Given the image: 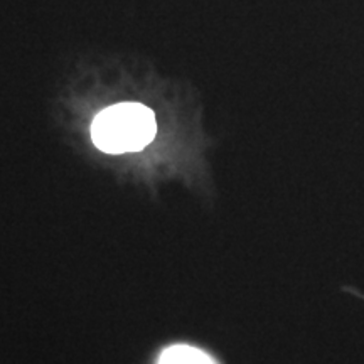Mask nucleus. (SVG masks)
Returning <instances> with one entry per match:
<instances>
[{
    "mask_svg": "<svg viewBox=\"0 0 364 364\" xmlns=\"http://www.w3.org/2000/svg\"><path fill=\"white\" fill-rule=\"evenodd\" d=\"M157 134L156 115L140 103H118L100 112L91 125V140L107 154L139 152Z\"/></svg>",
    "mask_w": 364,
    "mask_h": 364,
    "instance_id": "f257e3e1",
    "label": "nucleus"
},
{
    "mask_svg": "<svg viewBox=\"0 0 364 364\" xmlns=\"http://www.w3.org/2000/svg\"><path fill=\"white\" fill-rule=\"evenodd\" d=\"M159 364H216L215 359L193 346H171L161 354Z\"/></svg>",
    "mask_w": 364,
    "mask_h": 364,
    "instance_id": "f03ea898",
    "label": "nucleus"
}]
</instances>
